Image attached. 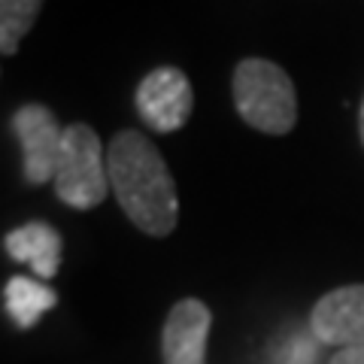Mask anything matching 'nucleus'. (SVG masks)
<instances>
[{"mask_svg":"<svg viewBox=\"0 0 364 364\" xmlns=\"http://www.w3.org/2000/svg\"><path fill=\"white\" fill-rule=\"evenodd\" d=\"M43 9V0H0V49L16 55Z\"/></svg>","mask_w":364,"mask_h":364,"instance_id":"9d476101","label":"nucleus"},{"mask_svg":"<svg viewBox=\"0 0 364 364\" xmlns=\"http://www.w3.org/2000/svg\"><path fill=\"white\" fill-rule=\"evenodd\" d=\"M358 134H361V143H364V97H361V109H358Z\"/></svg>","mask_w":364,"mask_h":364,"instance_id":"f8f14e48","label":"nucleus"},{"mask_svg":"<svg viewBox=\"0 0 364 364\" xmlns=\"http://www.w3.org/2000/svg\"><path fill=\"white\" fill-rule=\"evenodd\" d=\"M328 364H364V346H349V349H337Z\"/></svg>","mask_w":364,"mask_h":364,"instance_id":"9b49d317","label":"nucleus"},{"mask_svg":"<svg viewBox=\"0 0 364 364\" xmlns=\"http://www.w3.org/2000/svg\"><path fill=\"white\" fill-rule=\"evenodd\" d=\"M55 195L70 210H95L109 191L107 149L95 128L76 122L64 128V149L55 173Z\"/></svg>","mask_w":364,"mask_h":364,"instance_id":"7ed1b4c3","label":"nucleus"},{"mask_svg":"<svg viewBox=\"0 0 364 364\" xmlns=\"http://www.w3.org/2000/svg\"><path fill=\"white\" fill-rule=\"evenodd\" d=\"M109 188L124 215L149 237H167L179 219V195L167 161L146 134L119 131L107 149Z\"/></svg>","mask_w":364,"mask_h":364,"instance_id":"f257e3e1","label":"nucleus"},{"mask_svg":"<svg viewBox=\"0 0 364 364\" xmlns=\"http://www.w3.org/2000/svg\"><path fill=\"white\" fill-rule=\"evenodd\" d=\"M58 304V294L52 286H46L43 279H31V277H13L4 286V306L9 318L16 322V328L28 331L43 318V313H49Z\"/></svg>","mask_w":364,"mask_h":364,"instance_id":"1a4fd4ad","label":"nucleus"},{"mask_svg":"<svg viewBox=\"0 0 364 364\" xmlns=\"http://www.w3.org/2000/svg\"><path fill=\"white\" fill-rule=\"evenodd\" d=\"M4 249L13 261L28 264L37 279H55L61 267L64 240L49 222H28L4 237Z\"/></svg>","mask_w":364,"mask_h":364,"instance_id":"6e6552de","label":"nucleus"},{"mask_svg":"<svg viewBox=\"0 0 364 364\" xmlns=\"http://www.w3.org/2000/svg\"><path fill=\"white\" fill-rule=\"evenodd\" d=\"M213 313L198 298H182L167 313L161 334V358L164 364H207V340H210Z\"/></svg>","mask_w":364,"mask_h":364,"instance_id":"0eeeda50","label":"nucleus"},{"mask_svg":"<svg viewBox=\"0 0 364 364\" xmlns=\"http://www.w3.org/2000/svg\"><path fill=\"white\" fill-rule=\"evenodd\" d=\"M234 104L249 128L270 136L289 134L298 122V95L291 79L267 58H243L237 64Z\"/></svg>","mask_w":364,"mask_h":364,"instance_id":"f03ea898","label":"nucleus"},{"mask_svg":"<svg viewBox=\"0 0 364 364\" xmlns=\"http://www.w3.org/2000/svg\"><path fill=\"white\" fill-rule=\"evenodd\" d=\"M195 91L179 67H155L136 85V112L158 134H173L188 122Z\"/></svg>","mask_w":364,"mask_h":364,"instance_id":"39448f33","label":"nucleus"},{"mask_svg":"<svg viewBox=\"0 0 364 364\" xmlns=\"http://www.w3.org/2000/svg\"><path fill=\"white\" fill-rule=\"evenodd\" d=\"M310 331L328 346H364V282L322 294L310 313Z\"/></svg>","mask_w":364,"mask_h":364,"instance_id":"423d86ee","label":"nucleus"},{"mask_svg":"<svg viewBox=\"0 0 364 364\" xmlns=\"http://www.w3.org/2000/svg\"><path fill=\"white\" fill-rule=\"evenodd\" d=\"M13 134L21 146V176L28 186L55 182L64 149V128L43 104H25L13 116Z\"/></svg>","mask_w":364,"mask_h":364,"instance_id":"20e7f679","label":"nucleus"}]
</instances>
